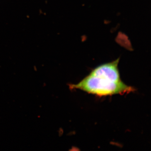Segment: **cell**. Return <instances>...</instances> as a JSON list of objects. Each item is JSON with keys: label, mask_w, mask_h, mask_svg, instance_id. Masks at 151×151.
<instances>
[{"label": "cell", "mask_w": 151, "mask_h": 151, "mask_svg": "<svg viewBox=\"0 0 151 151\" xmlns=\"http://www.w3.org/2000/svg\"><path fill=\"white\" fill-rule=\"evenodd\" d=\"M119 58L94 68L76 84H70L71 89H78L98 96L128 94L134 90L124 83L119 69Z\"/></svg>", "instance_id": "cell-1"}]
</instances>
